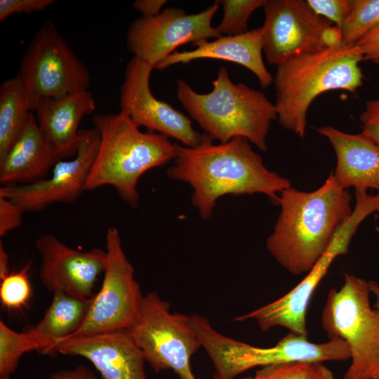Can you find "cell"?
<instances>
[{
	"label": "cell",
	"instance_id": "cell-1",
	"mask_svg": "<svg viewBox=\"0 0 379 379\" xmlns=\"http://www.w3.org/2000/svg\"><path fill=\"white\" fill-rule=\"evenodd\" d=\"M213 141L204 133L196 146L177 144L175 157L167 169L171 179L192 187L191 201L202 219L212 216L217 201L224 196L259 193L277 202L278 194L291 187L288 179L265 166L248 139Z\"/></svg>",
	"mask_w": 379,
	"mask_h": 379
},
{
	"label": "cell",
	"instance_id": "cell-2",
	"mask_svg": "<svg viewBox=\"0 0 379 379\" xmlns=\"http://www.w3.org/2000/svg\"><path fill=\"white\" fill-rule=\"evenodd\" d=\"M279 194L280 212L266 247L291 274L307 273L351 215L352 197L338 185L333 171L313 192L290 187Z\"/></svg>",
	"mask_w": 379,
	"mask_h": 379
},
{
	"label": "cell",
	"instance_id": "cell-3",
	"mask_svg": "<svg viewBox=\"0 0 379 379\" xmlns=\"http://www.w3.org/2000/svg\"><path fill=\"white\" fill-rule=\"evenodd\" d=\"M93 123L100 139L86 190L110 185L130 207H137L140 178L147 171L173 161L177 144L161 133L141 131L120 112L95 114Z\"/></svg>",
	"mask_w": 379,
	"mask_h": 379
},
{
	"label": "cell",
	"instance_id": "cell-4",
	"mask_svg": "<svg viewBox=\"0 0 379 379\" xmlns=\"http://www.w3.org/2000/svg\"><path fill=\"white\" fill-rule=\"evenodd\" d=\"M364 55L357 46L343 44L293 56L277 66L273 79L279 123L304 138L307 113L314 100L331 90L352 93L363 84Z\"/></svg>",
	"mask_w": 379,
	"mask_h": 379
},
{
	"label": "cell",
	"instance_id": "cell-5",
	"mask_svg": "<svg viewBox=\"0 0 379 379\" xmlns=\"http://www.w3.org/2000/svg\"><path fill=\"white\" fill-rule=\"evenodd\" d=\"M212 84L211 92L199 93L185 80L178 79L177 98L213 140L224 143L243 137L266 151L269 128L277 119L274 104L262 92L233 83L225 67L219 69Z\"/></svg>",
	"mask_w": 379,
	"mask_h": 379
},
{
	"label": "cell",
	"instance_id": "cell-6",
	"mask_svg": "<svg viewBox=\"0 0 379 379\" xmlns=\"http://www.w3.org/2000/svg\"><path fill=\"white\" fill-rule=\"evenodd\" d=\"M190 321L213 364L212 379H234L257 366L294 361H346L351 357L347 343L340 338L314 343L307 335L289 332L276 345L260 347L220 334L199 314L190 315Z\"/></svg>",
	"mask_w": 379,
	"mask_h": 379
},
{
	"label": "cell",
	"instance_id": "cell-7",
	"mask_svg": "<svg viewBox=\"0 0 379 379\" xmlns=\"http://www.w3.org/2000/svg\"><path fill=\"white\" fill-rule=\"evenodd\" d=\"M368 281L344 274L340 289L328 291L321 323L329 339L346 341L351 363L343 379L379 378V311L370 304Z\"/></svg>",
	"mask_w": 379,
	"mask_h": 379
},
{
	"label": "cell",
	"instance_id": "cell-8",
	"mask_svg": "<svg viewBox=\"0 0 379 379\" xmlns=\"http://www.w3.org/2000/svg\"><path fill=\"white\" fill-rule=\"evenodd\" d=\"M20 81L31 111L41 98H59L87 91L88 69L47 19L30 41L16 76Z\"/></svg>",
	"mask_w": 379,
	"mask_h": 379
},
{
	"label": "cell",
	"instance_id": "cell-9",
	"mask_svg": "<svg viewBox=\"0 0 379 379\" xmlns=\"http://www.w3.org/2000/svg\"><path fill=\"white\" fill-rule=\"evenodd\" d=\"M127 330L155 372L171 369L180 379H197L190 359L201 345L190 317L171 312L169 302L157 292L142 297L138 313Z\"/></svg>",
	"mask_w": 379,
	"mask_h": 379
},
{
	"label": "cell",
	"instance_id": "cell-10",
	"mask_svg": "<svg viewBox=\"0 0 379 379\" xmlns=\"http://www.w3.org/2000/svg\"><path fill=\"white\" fill-rule=\"evenodd\" d=\"M263 9L262 52L271 65L340 44L339 29L317 15L307 1L267 0Z\"/></svg>",
	"mask_w": 379,
	"mask_h": 379
},
{
	"label": "cell",
	"instance_id": "cell-11",
	"mask_svg": "<svg viewBox=\"0 0 379 379\" xmlns=\"http://www.w3.org/2000/svg\"><path fill=\"white\" fill-rule=\"evenodd\" d=\"M105 241L107 259L101 288L93 297L86 321L68 338L128 329L140 310L143 296L117 227L107 229Z\"/></svg>",
	"mask_w": 379,
	"mask_h": 379
},
{
	"label": "cell",
	"instance_id": "cell-12",
	"mask_svg": "<svg viewBox=\"0 0 379 379\" xmlns=\"http://www.w3.org/2000/svg\"><path fill=\"white\" fill-rule=\"evenodd\" d=\"M219 6L215 1L198 13L187 14L184 9L169 7L154 17L140 16L128 29L127 49L154 68L181 45L218 39L220 36L212 20Z\"/></svg>",
	"mask_w": 379,
	"mask_h": 379
},
{
	"label": "cell",
	"instance_id": "cell-13",
	"mask_svg": "<svg viewBox=\"0 0 379 379\" xmlns=\"http://www.w3.org/2000/svg\"><path fill=\"white\" fill-rule=\"evenodd\" d=\"M366 218V213L362 209L354 208L350 218L338 230L326 251L296 286L275 301L237 317L234 321L253 319L262 331L282 326L289 332L307 335L306 314L312 294L333 260L338 256L347 253L352 237Z\"/></svg>",
	"mask_w": 379,
	"mask_h": 379
},
{
	"label": "cell",
	"instance_id": "cell-14",
	"mask_svg": "<svg viewBox=\"0 0 379 379\" xmlns=\"http://www.w3.org/2000/svg\"><path fill=\"white\" fill-rule=\"evenodd\" d=\"M79 145L74 159L59 160L48 178L29 185L2 186L0 194L17 204L24 213L38 212L53 204L77 200L86 190L100 139L94 126L79 130Z\"/></svg>",
	"mask_w": 379,
	"mask_h": 379
},
{
	"label": "cell",
	"instance_id": "cell-15",
	"mask_svg": "<svg viewBox=\"0 0 379 379\" xmlns=\"http://www.w3.org/2000/svg\"><path fill=\"white\" fill-rule=\"evenodd\" d=\"M153 69L136 57L129 60L120 88V112L127 115L139 128L143 126L147 131L175 139L187 147L197 145L204 133L200 134L193 128L185 114L153 95L149 86Z\"/></svg>",
	"mask_w": 379,
	"mask_h": 379
},
{
	"label": "cell",
	"instance_id": "cell-16",
	"mask_svg": "<svg viewBox=\"0 0 379 379\" xmlns=\"http://www.w3.org/2000/svg\"><path fill=\"white\" fill-rule=\"evenodd\" d=\"M36 246L40 254L39 277L49 292H65L91 298L100 275L107 265V252L100 248L81 251L69 247L56 237H39Z\"/></svg>",
	"mask_w": 379,
	"mask_h": 379
},
{
	"label": "cell",
	"instance_id": "cell-17",
	"mask_svg": "<svg viewBox=\"0 0 379 379\" xmlns=\"http://www.w3.org/2000/svg\"><path fill=\"white\" fill-rule=\"evenodd\" d=\"M53 352L86 358L102 379H147L143 353L127 329L70 338Z\"/></svg>",
	"mask_w": 379,
	"mask_h": 379
},
{
	"label": "cell",
	"instance_id": "cell-18",
	"mask_svg": "<svg viewBox=\"0 0 379 379\" xmlns=\"http://www.w3.org/2000/svg\"><path fill=\"white\" fill-rule=\"evenodd\" d=\"M95 109V99L88 90L40 99L35 110L36 122L60 159L75 156L80 142L79 125Z\"/></svg>",
	"mask_w": 379,
	"mask_h": 379
},
{
	"label": "cell",
	"instance_id": "cell-19",
	"mask_svg": "<svg viewBox=\"0 0 379 379\" xmlns=\"http://www.w3.org/2000/svg\"><path fill=\"white\" fill-rule=\"evenodd\" d=\"M331 142L337 164L334 178L344 189L379 192V146L364 133L350 134L331 126L316 128Z\"/></svg>",
	"mask_w": 379,
	"mask_h": 379
},
{
	"label": "cell",
	"instance_id": "cell-20",
	"mask_svg": "<svg viewBox=\"0 0 379 379\" xmlns=\"http://www.w3.org/2000/svg\"><path fill=\"white\" fill-rule=\"evenodd\" d=\"M192 51L173 52L154 68L162 70L170 66L186 64L199 59L223 60L241 65L251 71L264 89L273 82L262 56L261 27L235 36H222L214 41L202 40L192 44Z\"/></svg>",
	"mask_w": 379,
	"mask_h": 379
},
{
	"label": "cell",
	"instance_id": "cell-21",
	"mask_svg": "<svg viewBox=\"0 0 379 379\" xmlns=\"http://www.w3.org/2000/svg\"><path fill=\"white\" fill-rule=\"evenodd\" d=\"M60 159L41 133L35 117L0 159L2 186L29 185L44 179Z\"/></svg>",
	"mask_w": 379,
	"mask_h": 379
},
{
	"label": "cell",
	"instance_id": "cell-22",
	"mask_svg": "<svg viewBox=\"0 0 379 379\" xmlns=\"http://www.w3.org/2000/svg\"><path fill=\"white\" fill-rule=\"evenodd\" d=\"M93 297L71 294L61 290L53 293L51 305L43 318L31 330L51 340L53 346L69 338L83 325L91 309Z\"/></svg>",
	"mask_w": 379,
	"mask_h": 379
},
{
	"label": "cell",
	"instance_id": "cell-23",
	"mask_svg": "<svg viewBox=\"0 0 379 379\" xmlns=\"http://www.w3.org/2000/svg\"><path fill=\"white\" fill-rule=\"evenodd\" d=\"M31 112L18 78L4 81L0 86V159L26 127Z\"/></svg>",
	"mask_w": 379,
	"mask_h": 379
},
{
	"label": "cell",
	"instance_id": "cell-24",
	"mask_svg": "<svg viewBox=\"0 0 379 379\" xmlns=\"http://www.w3.org/2000/svg\"><path fill=\"white\" fill-rule=\"evenodd\" d=\"M53 346L51 340L29 328L18 332L0 320V377L11 376L25 353L37 350L42 354L51 355Z\"/></svg>",
	"mask_w": 379,
	"mask_h": 379
},
{
	"label": "cell",
	"instance_id": "cell-25",
	"mask_svg": "<svg viewBox=\"0 0 379 379\" xmlns=\"http://www.w3.org/2000/svg\"><path fill=\"white\" fill-rule=\"evenodd\" d=\"M379 24V0H354L353 7L338 28L341 44L354 46Z\"/></svg>",
	"mask_w": 379,
	"mask_h": 379
},
{
	"label": "cell",
	"instance_id": "cell-26",
	"mask_svg": "<svg viewBox=\"0 0 379 379\" xmlns=\"http://www.w3.org/2000/svg\"><path fill=\"white\" fill-rule=\"evenodd\" d=\"M256 379H335L332 371L321 361H294L262 367Z\"/></svg>",
	"mask_w": 379,
	"mask_h": 379
},
{
	"label": "cell",
	"instance_id": "cell-27",
	"mask_svg": "<svg viewBox=\"0 0 379 379\" xmlns=\"http://www.w3.org/2000/svg\"><path fill=\"white\" fill-rule=\"evenodd\" d=\"M222 5L223 16L220 23L215 27L222 36H235L247 30L248 20L256 9L265 6L267 0H220Z\"/></svg>",
	"mask_w": 379,
	"mask_h": 379
},
{
	"label": "cell",
	"instance_id": "cell-28",
	"mask_svg": "<svg viewBox=\"0 0 379 379\" xmlns=\"http://www.w3.org/2000/svg\"><path fill=\"white\" fill-rule=\"evenodd\" d=\"M32 262L18 272H11L0 279V301L8 310H20L27 307L32 295L29 271Z\"/></svg>",
	"mask_w": 379,
	"mask_h": 379
},
{
	"label": "cell",
	"instance_id": "cell-29",
	"mask_svg": "<svg viewBox=\"0 0 379 379\" xmlns=\"http://www.w3.org/2000/svg\"><path fill=\"white\" fill-rule=\"evenodd\" d=\"M310 8L319 15L335 23L339 28L350 14L354 0H307Z\"/></svg>",
	"mask_w": 379,
	"mask_h": 379
},
{
	"label": "cell",
	"instance_id": "cell-30",
	"mask_svg": "<svg viewBox=\"0 0 379 379\" xmlns=\"http://www.w3.org/2000/svg\"><path fill=\"white\" fill-rule=\"evenodd\" d=\"M23 213L17 204L0 194V237L21 226Z\"/></svg>",
	"mask_w": 379,
	"mask_h": 379
},
{
	"label": "cell",
	"instance_id": "cell-31",
	"mask_svg": "<svg viewBox=\"0 0 379 379\" xmlns=\"http://www.w3.org/2000/svg\"><path fill=\"white\" fill-rule=\"evenodd\" d=\"M53 3V0H0V20L15 13L41 11Z\"/></svg>",
	"mask_w": 379,
	"mask_h": 379
},
{
	"label": "cell",
	"instance_id": "cell-32",
	"mask_svg": "<svg viewBox=\"0 0 379 379\" xmlns=\"http://www.w3.org/2000/svg\"><path fill=\"white\" fill-rule=\"evenodd\" d=\"M362 133L379 146V98L367 101L360 115Z\"/></svg>",
	"mask_w": 379,
	"mask_h": 379
},
{
	"label": "cell",
	"instance_id": "cell-33",
	"mask_svg": "<svg viewBox=\"0 0 379 379\" xmlns=\"http://www.w3.org/2000/svg\"><path fill=\"white\" fill-rule=\"evenodd\" d=\"M364 60L373 62L379 60V24L364 36L356 44Z\"/></svg>",
	"mask_w": 379,
	"mask_h": 379
},
{
	"label": "cell",
	"instance_id": "cell-34",
	"mask_svg": "<svg viewBox=\"0 0 379 379\" xmlns=\"http://www.w3.org/2000/svg\"><path fill=\"white\" fill-rule=\"evenodd\" d=\"M0 379H11L10 376L0 377ZM48 379H98L93 372L83 365L73 369L62 370L50 375Z\"/></svg>",
	"mask_w": 379,
	"mask_h": 379
},
{
	"label": "cell",
	"instance_id": "cell-35",
	"mask_svg": "<svg viewBox=\"0 0 379 379\" xmlns=\"http://www.w3.org/2000/svg\"><path fill=\"white\" fill-rule=\"evenodd\" d=\"M166 0H135L133 7L140 12L143 17H154L159 15Z\"/></svg>",
	"mask_w": 379,
	"mask_h": 379
},
{
	"label": "cell",
	"instance_id": "cell-36",
	"mask_svg": "<svg viewBox=\"0 0 379 379\" xmlns=\"http://www.w3.org/2000/svg\"><path fill=\"white\" fill-rule=\"evenodd\" d=\"M9 271V257L2 241H0V279L5 277Z\"/></svg>",
	"mask_w": 379,
	"mask_h": 379
},
{
	"label": "cell",
	"instance_id": "cell-37",
	"mask_svg": "<svg viewBox=\"0 0 379 379\" xmlns=\"http://www.w3.org/2000/svg\"><path fill=\"white\" fill-rule=\"evenodd\" d=\"M368 286L370 291L372 292L376 297L374 308L379 311V284L375 281H368Z\"/></svg>",
	"mask_w": 379,
	"mask_h": 379
},
{
	"label": "cell",
	"instance_id": "cell-38",
	"mask_svg": "<svg viewBox=\"0 0 379 379\" xmlns=\"http://www.w3.org/2000/svg\"><path fill=\"white\" fill-rule=\"evenodd\" d=\"M243 379H256L255 377H248V378H244Z\"/></svg>",
	"mask_w": 379,
	"mask_h": 379
},
{
	"label": "cell",
	"instance_id": "cell-39",
	"mask_svg": "<svg viewBox=\"0 0 379 379\" xmlns=\"http://www.w3.org/2000/svg\"><path fill=\"white\" fill-rule=\"evenodd\" d=\"M374 63H375V64H377V65H379V60L375 61Z\"/></svg>",
	"mask_w": 379,
	"mask_h": 379
},
{
	"label": "cell",
	"instance_id": "cell-40",
	"mask_svg": "<svg viewBox=\"0 0 379 379\" xmlns=\"http://www.w3.org/2000/svg\"><path fill=\"white\" fill-rule=\"evenodd\" d=\"M378 379H379V378H378Z\"/></svg>",
	"mask_w": 379,
	"mask_h": 379
}]
</instances>
